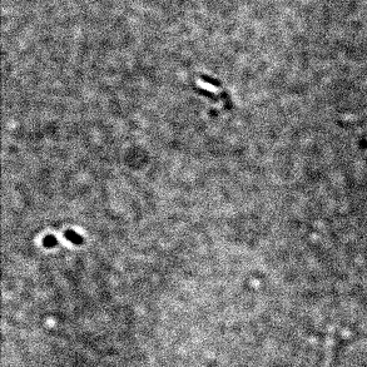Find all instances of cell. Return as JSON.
Wrapping results in <instances>:
<instances>
[{
	"mask_svg": "<svg viewBox=\"0 0 367 367\" xmlns=\"http://www.w3.org/2000/svg\"><path fill=\"white\" fill-rule=\"evenodd\" d=\"M333 355H335V332L330 331L328 333H327L326 340H325L323 356H322L321 367H331L332 366Z\"/></svg>",
	"mask_w": 367,
	"mask_h": 367,
	"instance_id": "cell-1",
	"label": "cell"
}]
</instances>
